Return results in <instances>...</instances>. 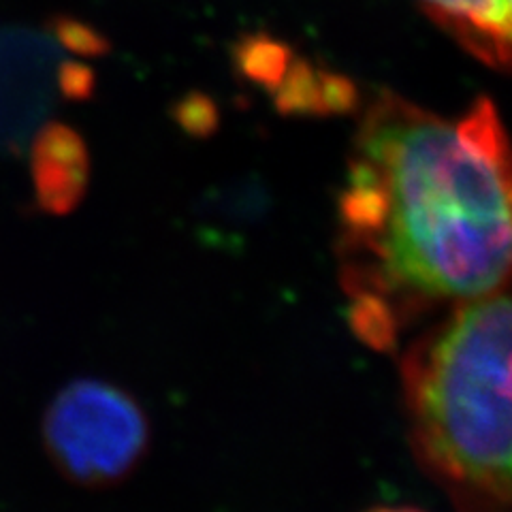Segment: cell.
<instances>
[{"label":"cell","mask_w":512,"mask_h":512,"mask_svg":"<svg viewBox=\"0 0 512 512\" xmlns=\"http://www.w3.org/2000/svg\"><path fill=\"white\" fill-rule=\"evenodd\" d=\"M88 158L82 139L64 126L45 128L35 146L37 197L50 212H69L86 188Z\"/></svg>","instance_id":"4"},{"label":"cell","mask_w":512,"mask_h":512,"mask_svg":"<svg viewBox=\"0 0 512 512\" xmlns=\"http://www.w3.org/2000/svg\"><path fill=\"white\" fill-rule=\"evenodd\" d=\"M43 444L71 483L107 489L131 478L150 451L152 427L139 399L118 384L77 378L43 416Z\"/></svg>","instance_id":"3"},{"label":"cell","mask_w":512,"mask_h":512,"mask_svg":"<svg viewBox=\"0 0 512 512\" xmlns=\"http://www.w3.org/2000/svg\"><path fill=\"white\" fill-rule=\"evenodd\" d=\"M367 512H423V510L414 508V506H378V508H372Z\"/></svg>","instance_id":"6"},{"label":"cell","mask_w":512,"mask_h":512,"mask_svg":"<svg viewBox=\"0 0 512 512\" xmlns=\"http://www.w3.org/2000/svg\"><path fill=\"white\" fill-rule=\"evenodd\" d=\"M410 446L455 512H510V299L451 308L399 363Z\"/></svg>","instance_id":"2"},{"label":"cell","mask_w":512,"mask_h":512,"mask_svg":"<svg viewBox=\"0 0 512 512\" xmlns=\"http://www.w3.org/2000/svg\"><path fill=\"white\" fill-rule=\"evenodd\" d=\"M431 18L493 67H506L510 52V0H421Z\"/></svg>","instance_id":"5"},{"label":"cell","mask_w":512,"mask_h":512,"mask_svg":"<svg viewBox=\"0 0 512 512\" xmlns=\"http://www.w3.org/2000/svg\"><path fill=\"white\" fill-rule=\"evenodd\" d=\"M340 227L350 325L378 350L431 310L506 291L510 163L495 107L453 122L380 94L355 137Z\"/></svg>","instance_id":"1"}]
</instances>
